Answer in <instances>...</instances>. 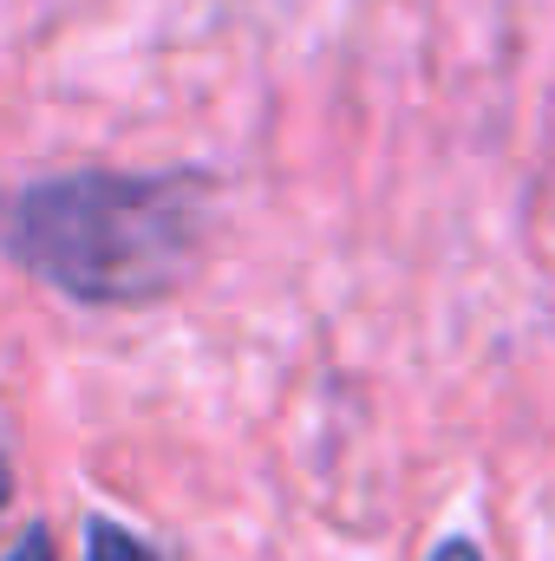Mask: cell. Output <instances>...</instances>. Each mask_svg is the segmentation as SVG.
Masks as SVG:
<instances>
[{
	"label": "cell",
	"instance_id": "obj_1",
	"mask_svg": "<svg viewBox=\"0 0 555 561\" xmlns=\"http://www.w3.org/2000/svg\"><path fill=\"white\" fill-rule=\"evenodd\" d=\"M209 183L196 170H72L39 176L0 203V249L86 307L163 300L196 268Z\"/></svg>",
	"mask_w": 555,
	"mask_h": 561
},
{
	"label": "cell",
	"instance_id": "obj_2",
	"mask_svg": "<svg viewBox=\"0 0 555 561\" xmlns=\"http://www.w3.org/2000/svg\"><path fill=\"white\" fill-rule=\"evenodd\" d=\"M86 561H157L144 549L132 529H118V523H92L86 529Z\"/></svg>",
	"mask_w": 555,
	"mask_h": 561
},
{
	"label": "cell",
	"instance_id": "obj_3",
	"mask_svg": "<svg viewBox=\"0 0 555 561\" xmlns=\"http://www.w3.org/2000/svg\"><path fill=\"white\" fill-rule=\"evenodd\" d=\"M7 561H59V556H53V536H46V529H26L20 549H13Z\"/></svg>",
	"mask_w": 555,
	"mask_h": 561
},
{
	"label": "cell",
	"instance_id": "obj_4",
	"mask_svg": "<svg viewBox=\"0 0 555 561\" xmlns=\"http://www.w3.org/2000/svg\"><path fill=\"white\" fill-rule=\"evenodd\" d=\"M431 561H484V556H477V542L451 536V542H438V549H431Z\"/></svg>",
	"mask_w": 555,
	"mask_h": 561
},
{
	"label": "cell",
	"instance_id": "obj_5",
	"mask_svg": "<svg viewBox=\"0 0 555 561\" xmlns=\"http://www.w3.org/2000/svg\"><path fill=\"white\" fill-rule=\"evenodd\" d=\"M7 490H13V477H7V457H0V510H7Z\"/></svg>",
	"mask_w": 555,
	"mask_h": 561
}]
</instances>
